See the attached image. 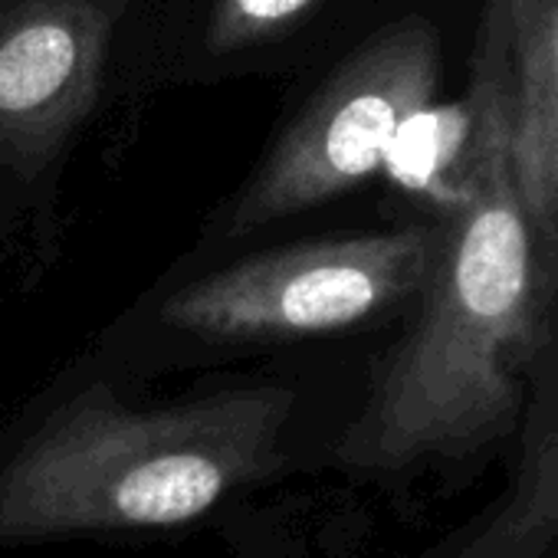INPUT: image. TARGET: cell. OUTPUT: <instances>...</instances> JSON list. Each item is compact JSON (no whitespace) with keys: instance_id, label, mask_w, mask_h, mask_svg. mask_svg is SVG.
<instances>
[{"instance_id":"1","label":"cell","mask_w":558,"mask_h":558,"mask_svg":"<svg viewBox=\"0 0 558 558\" xmlns=\"http://www.w3.org/2000/svg\"><path fill=\"white\" fill-rule=\"evenodd\" d=\"M470 96L476 151L466 194L440 217L444 240L414 329L342 440V460L359 470H401L502 437L545 342L558 269L525 217L512 174L509 44L499 0L483 8Z\"/></svg>"},{"instance_id":"2","label":"cell","mask_w":558,"mask_h":558,"mask_svg":"<svg viewBox=\"0 0 558 558\" xmlns=\"http://www.w3.org/2000/svg\"><path fill=\"white\" fill-rule=\"evenodd\" d=\"M293 408L256 385L132 411L93 385L0 466V542L191 522L279 466Z\"/></svg>"},{"instance_id":"3","label":"cell","mask_w":558,"mask_h":558,"mask_svg":"<svg viewBox=\"0 0 558 558\" xmlns=\"http://www.w3.org/2000/svg\"><path fill=\"white\" fill-rule=\"evenodd\" d=\"M440 31L408 14L349 50L296 109L223 214L220 236L233 240L266 223L326 204L375 171L398 129L440 93Z\"/></svg>"},{"instance_id":"4","label":"cell","mask_w":558,"mask_h":558,"mask_svg":"<svg viewBox=\"0 0 558 558\" xmlns=\"http://www.w3.org/2000/svg\"><path fill=\"white\" fill-rule=\"evenodd\" d=\"M440 240V223H424L279 246L178 290L161 319L207 339H296L349 329L424 293Z\"/></svg>"},{"instance_id":"5","label":"cell","mask_w":558,"mask_h":558,"mask_svg":"<svg viewBox=\"0 0 558 558\" xmlns=\"http://www.w3.org/2000/svg\"><path fill=\"white\" fill-rule=\"evenodd\" d=\"M161 0H0V174L57 165L112 93L148 70Z\"/></svg>"},{"instance_id":"6","label":"cell","mask_w":558,"mask_h":558,"mask_svg":"<svg viewBox=\"0 0 558 558\" xmlns=\"http://www.w3.org/2000/svg\"><path fill=\"white\" fill-rule=\"evenodd\" d=\"M336 0H161L148 70L246 73L293 63Z\"/></svg>"},{"instance_id":"7","label":"cell","mask_w":558,"mask_h":558,"mask_svg":"<svg viewBox=\"0 0 558 558\" xmlns=\"http://www.w3.org/2000/svg\"><path fill=\"white\" fill-rule=\"evenodd\" d=\"M509 44V151L525 217L558 269V0H499Z\"/></svg>"},{"instance_id":"8","label":"cell","mask_w":558,"mask_h":558,"mask_svg":"<svg viewBox=\"0 0 558 558\" xmlns=\"http://www.w3.org/2000/svg\"><path fill=\"white\" fill-rule=\"evenodd\" d=\"M476 151V99L430 102L417 109L388 145L381 168L388 178L444 210H450L463 194Z\"/></svg>"},{"instance_id":"9","label":"cell","mask_w":558,"mask_h":558,"mask_svg":"<svg viewBox=\"0 0 558 558\" xmlns=\"http://www.w3.org/2000/svg\"><path fill=\"white\" fill-rule=\"evenodd\" d=\"M558 542V388L535 417L519 480L489 529L460 558H538Z\"/></svg>"}]
</instances>
